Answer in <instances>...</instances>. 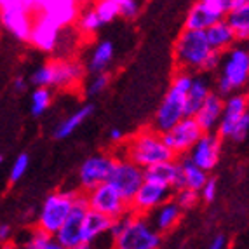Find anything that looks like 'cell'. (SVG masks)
Wrapping results in <instances>:
<instances>
[{
    "mask_svg": "<svg viewBox=\"0 0 249 249\" xmlns=\"http://www.w3.org/2000/svg\"><path fill=\"white\" fill-rule=\"evenodd\" d=\"M113 246L119 249H157L162 246V233H159L148 220L133 214L129 223L113 239Z\"/></svg>",
    "mask_w": 249,
    "mask_h": 249,
    "instance_id": "cell-6",
    "label": "cell"
},
{
    "mask_svg": "<svg viewBox=\"0 0 249 249\" xmlns=\"http://www.w3.org/2000/svg\"><path fill=\"white\" fill-rule=\"evenodd\" d=\"M202 4H206L209 9H213L214 13H218L220 16H225V14L230 11V2L232 0H200Z\"/></svg>",
    "mask_w": 249,
    "mask_h": 249,
    "instance_id": "cell-41",
    "label": "cell"
},
{
    "mask_svg": "<svg viewBox=\"0 0 249 249\" xmlns=\"http://www.w3.org/2000/svg\"><path fill=\"white\" fill-rule=\"evenodd\" d=\"M211 53L208 38L204 30L183 28L175 42V59L179 70H187L190 73L200 71L204 59Z\"/></svg>",
    "mask_w": 249,
    "mask_h": 249,
    "instance_id": "cell-4",
    "label": "cell"
},
{
    "mask_svg": "<svg viewBox=\"0 0 249 249\" xmlns=\"http://www.w3.org/2000/svg\"><path fill=\"white\" fill-rule=\"evenodd\" d=\"M0 30H2V23H0Z\"/></svg>",
    "mask_w": 249,
    "mask_h": 249,
    "instance_id": "cell-50",
    "label": "cell"
},
{
    "mask_svg": "<svg viewBox=\"0 0 249 249\" xmlns=\"http://www.w3.org/2000/svg\"><path fill=\"white\" fill-rule=\"evenodd\" d=\"M143 179L169 187L173 192L185 187V178H183L181 167H179V162L175 160V159L145 167L143 169Z\"/></svg>",
    "mask_w": 249,
    "mask_h": 249,
    "instance_id": "cell-18",
    "label": "cell"
},
{
    "mask_svg": "<svg viewBox=\"0 0 249 249\" xmlns=\"http://www.w3.org/2000/svg\"><path fill=\"white\" fill-rule=\"evenodd\" d=\"M202 133L204 131L194 117H183L181 121L176 122L169 131L162 133L160 138L162 142L166 143V146H169L175 152V155H183L187 154L192 148V145L202 136Z\"/></svg>",
    "mask_w": 249,
    "mask_h": 249,
    "instance_id": "cell-11",
    "label": "cell"
},
{
    "mask_svg": "<svg viewBox=\"0 0 249 249\" xmlns=\"http://www.w3.org/2000/svg\"><path fill=\"white\" fill-rule=\"evenodd\" d=\"M192 77L194 75L187 70H179L173 77L169 91L166 92L154 117V131L160 134L166 133L185 117L183 115V105H185V94L192 84Z\"/></svg>",
    "mask_w": 249,
    "mask_h": 249,
    "instance_id": "cell-2",
    "label": "cell"
},
{
    "mask_svg": "<svg viewBox=\"0 0 249 249\" xmlns=\"http://www.w3.org/2000/svg\"><path fill=\"white\" fill-rule=\"evenodd\" d=\"M178 162H179V167H181L183 178H185V187L199 192L204 183H206V179L209 178L208 173L204 169H200L199 166H196L188 157H183Z\"/></svg>",
    "mask_w": 249,
    "mask_h": 249,
    "instance_id": "cell-29",
    "label": "cell"
},
{
    "mask_svg": "<svg viewBox=\"0 0 249 249\" xmlns=\"http://www.w3.org/2000/svg\"><path fill=\"white\" fill-rule=\"evenodd\" d=\"M11 237H13V227L7 223H2L0 225V244H5V242L11 241Z\"/></svg>",
    "mask_w": 249,
    "mask_h": 249,
    "instance_id": "cell-44",
    "label": "cell"
},
{
    "mask_svg": "<svg viewBox=\"0 0 249 249\" xmlns=\"http://www.w3.org/2000/svg\"><path fill=\"white\" fill-rule=\"evenodd\" d=\"M115 2H121V0H115Z\"/></svg>",
    "mask_w": 249,
    "mask_h": 249,
    "instance_id": "cell-51",
    "label": "cell"
},
{
    "mask_svg": "<svg viewBox=\"0 0 249 249\" xmlns=\"http://www.w3.org/2000/svg\"><path fill=\"white\" fill-rule=\"evenodd\" d=\"M13 86H14V91L16 92H25L26 89H28V80H26L23 75H18L16 79H14Z\"/></svg>",
    "mask_w": 249,
    "mask_h": 249,
    "instance_id": "cell-45",
    "label": "cell"
},
{
    "mask_svg": "<svg viewBox=\"0 0 249 249\" xmlns=\"http://www.w3.org/2000/svg\"><path fill=\"white\" fill-rule=\"evenodd\" d=\"M2 160H4V157H2V154H0V164H2Z\"/></svg>",
    "mask_w": 249,
    "mask_h": 249,
    "instance_id": "cell-49",
    "label": "cell"
},
{
    "mask_svg": "<svg viewBox=\"0 0 249 249\" xmlns=\"http://www.w3.org/2000/svg\"><path fill=\"white\" fill-rule=\"evenodd\" d=\"M113 58H115V47L113 42L110 40H101L96 44V47L92 49L91 56L88 61V70L91 73H101L112 65Z\"/></svg>",
    "mask_w": 249,
    "mask_h": 249,
    "instance_id": "cell-26",
    "label": "cell"
},
{
    "mask_svg": "<svg viewBox=\"0 0 249 249\" xmlns=\"http://www.w3.org/2000/svg\"><path fill=\"white\" fill-rule=\"evenodd\" d=\"M248 133H249V113L246 112L244 115L239 119V122L235 124V127H233L229 140H232V142H235V143H244L246 138H248Z\"/></svg>",
    "mask_w": 249,
    "mask_h": 249,
    "instance_id": "cell-37",
    "label": "cell"
},
{
    "mask_svg": "<svg viewBox=\"0 0 249 249\" xmlns=\"http://www.w3.org/2000/svg\"><path fill=\"white\" fill-rule=\"evenodd\" d=\"M61 32L63 28H59L46 14L37 13L34 16V23H32V30H30V46L42 51V53H54V51H58Z\"/></svg>",
    "mask_w": 249,
    "mask_h": 249,
    "instance_id": "cell-12",
    "label": "cell"
},
{
    "mask_svg": "<svg viewBox=\"0 0 249 249\" xmlns=\"http://www.w3.org/2000/svg\"><path fill=\"white\" fill-rule=\"evenodd\" d=\"M88 206L89 209L107 214L108 218H117V216L124 214L129 209V204L121 197V194L110 185L108 181L101 183L98 187L88 190Z\"/></svg>",
    "mask_w": 249,
    "mask_h": 249,
    "instance_id": "cell-10",
    "label": "cell"
},
{
    "mask_svg": "<svg viewBox=\"0 0 249 249\" xmlns=\"http://www.w3.org/2000/svg\"><path fill=\"white\" fill-rule=\"evenodd\" d=\"M146 214H150L148 223L152 225V229H155L159 233H166L179 223L183 209L171 197V199H167L166 202H162L160 206L154 208L150 213H146Z\"/></svg>",
    "mask_w": 249,
    "mask_h": 249,
    "instance_id": "cell-20",
    "label": "cell"
},
{
    "mask_svg": "<svg viewBox=\"0 0 249 249\" xmlns=\"http://www.w3.org/2000/svg\"><path fill=\"white\" fill-rule=\"evenodd\" d=\"M246 112H248V96L241 94L239 91L225 96L223 112H221V117H220V121H218L214 133L218 134L221 140L230 138L235 124L239 122V119H241Z\"/></svg>",
    "mask_w": 249,
    "mask_h": 249,
    "instance_id": "cell-16",
    "label": "cell"
},
{
    "mask_svg": "<svg viewBox=\"0 0 249 249\" xmlns=\"http://www.w3.org/2000/svg\"><path fill=\"white\" fill-rule=\"evenodd\" d=\"M110 86V75L101 71V73H94V79L88 84V94L89 96H98Z\"/></svg>",
    "mask_w": 249,
    "mask_h": 249,
    "instance_id": "cell-36",
    "label": "cell"
},
{
    "mask_svg": "<svg viewBox=\"0 0 249 249\" xmlns=\"http://www.w3.org/2000/svg\"><path fill=\"white\" fill-rule=\"evenodd\" d=\"M220 150H221V138L216 133H202V136L197 140L192 148L188 150V159L196 166L204 169L206 173L213 171L220 160Z\"/></svg>",
    "mask_w": 249,
    "mask_h": 249,
    "instance_id": "cell-14",
    "label": "cell"
},
{
    "mask_svg": "<svg viewBox=\"0 0 249 249\" xmlns=\"http://www.w3.org/2000/svg\"><path fill=\"white\" fill-rule=\"evenodd\" d=\"M92 112H94V105H91V103L84 105L82 108H79L77 112H73L68 119H65L58 127L54 129V138H56V140H67L68 136H71V134L80 127V124H82L86 119H89V117L92 115Z\"/></svg>",
    "mask_w": 249,
    "mask_h": 249,
    "instance_id": "cell-27",
    "label": "cell"
},
{
    "mask_svg": "<svg viewBox=\"0 0 249 249\" xmlns=\"http://www.w3.org/2000/svg\"><path fill=\"white\" fill-rule=\"evenodd\" d=\"M94 13L100 18L101 25L113 23L117 18L121 16V14H119V2H115V0H98V4H96V7H94Z\"/></svg>",
    "mask_w": 249,
    "mask_h": 249,
    "instance_id": "cell-32",
    "label": "cell"
},
{
    "mask_svg": "<svg viewBox=\"0 0 249 249\" xmlns=\"http://www.w3.org/2000/svg\"><path fill=\"white\" fill-rule=\"evenodd\" d=\"M223 96L211 91L208 94V98L204 100V103L199 107V110L196 112L194 119L197 121V124L200 125L204 133H214L218 121H220L221 117V112H223Z\"/></svg>",
    "mask_w": 249,
    "mask_h": 249,
    "instance_id": "cell-21",
    "label": "cell"
},
{
    "mask_svg": "<svg viewBox=\"0 0 249 249\" xmlns=\"http://www.w3.org/2000/svg\"><path fill=\"white\" fill-rule=\"evenodd\" d=\"M175 157V152L169 146H166V143L162 142L160 133L154 129L138 133L127 145V159L143 169L159 162L171 160Z\"/></svg>",
    "mask_w": 249,
    "mask_h": 249,
    "instance_id": "cell-3",
    "label": "cell"
},
{
    "mask_svg": "<svg viewBox=\"0 0 249 249\" xmlns=\"http://www.w3.org/2000/svg\"><path fill=\"white\" fill-rule=\"evenodd\" d=\"M25 248L28 249H61V246L58 244V241L54 239V235H51L49 232L42 229H35L32 232V235L28 237V242H25Z\"/></svg>",
    "mask_w": 249,
    "mask_h": 249,
    "instance_id": "cell-30",
    "label": "cell"
},
{
    "mask_svg": "<svg viewBox=\"0 0 249 249\" xmlns=\"http://www.w3.org/2000/svg\"><path fill=\"white\" fill-rule=\"evenodd\" d=\"M223 16H220L218 13H214L213 9H209L206 4L202 2H197L190 7L187 14V19H185V25L183 28H188V30H206L216 23L218 19H221Z\"/></svg>",
    "mask_w": 249,
    "mask_h": 249,
    "instance_id": "cell-25",
    "label": "cell"
},
{
    "mask_svg": "<svg viewBox=\"0 0 249 249\" xmlns=\"http://www.w3.org/2000/svg\"><path fill=\"white\" fill-rule=\"evenodd\" d=\"M40 13L65 30L79 18V0H46Z\"/></svg>",
    "mask_w": 249,
    "mask_h": 249,
    "instance_id": "cell-19",
    "label": "cell"
},
{
    "mask_svg": "<svg viewBox=\"0 0 249 249\" xmlns=\"http://www.w3.org/2000/svg\"><path fill=\"white\" fill-rule=\"evenodd\" d=\"M110 225H112V218H108L107 214H101L94 209H88L82 227V249L91 248L98 237L108 232Z\"/></svg>",
    "mask_w": 249,
    "mask_h": 249,
    "instance_id": "cell-23",
    "label": "cell"
},
{
    "mask_svg": "<svg viewBox=\"0 0 249 249\" xmlns=\"http://www.w3.org/2000/svg\"><path fill=\"white\" fill-rule=\"evenodd\" d=\"M30 167V155L28 154H19L16 157V160L13 162L11 166V173H9V181L11 183H18L23 176L26 175V171Z\"/></svg>",
    "mask_w": 249,
    "mask_h": 249,
    "instance_id": "cell-35",
    "label": "cell"
},
{
    "mask_svg": "<svg viewBox=\"0 0 249 249\" xmlns=\"http://www.w3.org/2000/svg\"><path fill=\"white\" fill-rule=\"evenodd\" d=\"M108 183L121 194L125 202L131 204L136 190L143 183V167L136 166L129 159H115Z\"/></svg>",
    "mask_w": 249,
    "mask_h": 249,
    "instance_id": "cell-9",
    "label": "cell"
},
{
    "mask_svg": "<svg viewBox=\"0 0 249 249\" xmlns=\"http://www.w3.org/2000/svg\"><path fill=\"white\" fill-rule=\"evenodd\" d=\"M204 34H206V38H208L211 49L220 51V53H223L225 49H229L230 46H233L237 42L235 34H233L232 28L223 18L218 19L216 23H213L209 28L204 30Z\"/></svg>",
    "mask_w": 249,
    "mask_h": 249,
    "instance_id": "cell-24",
    "label": "cell"
},
{
    "mask_svg": "<svg viewBox=\"0 0 249 249\" xmlns=\"http://www.w3.org/2000/svg\"><path fill=\"white\" fill-rule=\"evenodd\" d=\"M211 79L206 73L194 75L192 77V84L188 88L187 94H185V105H183V115L185 117H194L199 107L204 103V100L208 98L211 92Z\"/></svg>",
    "mask_w": 249,
    "mask_h": 249,
    "instance_id": "cell-22",
    "label": "cell"
},
{
    "mask_svg": "<svg viewBox=\"0 0 249 249\" xmlns=\"http://www.w3.org/2000/svg\"><path fill=\"white\" fill-rule=\"evenodd\" d=\"M223 19L229 23L232 32L235 34L237 42H246L249 38V5L241 9H230Z\"/></svg>",
    "mask_w": 249,
    "mask_h": 249,
    "instance_id": "cell-28",
    "label": "cell"
},
{
    "mask_svg": "<svg viewBox=\"0 0 249 249\" xmlns=\"http://www.w3.org/2000/svg\"><path fill=\"white\" fill-rule=\"evenodd\" d=\"M171 196H173V190L169 187H164V185H157L154 181L143 179V183L140 185L133 200L129 204V208H133L136 213L146 214V213H150L154 208L160 206L162 202H166L167 199H171Z\"/></svg>",
    "mask_w": 249,
    "mask_h": 249,
    "instance_id": "cell-17",
    "label": "cell"
},
{
    "mask_svg": "<svg viewBox=\"0 0 249 249\" xmlns=\"http://www.w3.org/2000/svg\"><path fill=\"white\" fill-rule=\"evenodd\" d=\"M11 4H16V2H14V0H0V9L7 7V5H11Z\"/></svg>",
    "mask_w": 249,
    "mask_h": 249,
    "instance_id": "cell-48",
    "label": "cell"
},
{
    "mask_svg": "<svg viewBox=\"0 0 249 249\" xmlns=\"http://www.w3.org/2000/svg\"><path fill=\"white\" fill-rule=\"evenodd\" d=\"M216 196H218V181L214 178H208L199 190V197H202L204 202L211 204L216 199Z\"/></svg>",
    "mask_w": 249,
    "mask_h": 249,
    "instance_id": "cell-39",
    "label": "cell"
},
{
    "mask_svg": "<svg viewBox=\"0 0 249 249\" xmlns=\"http://www.w3.org/2000/svg\"><path fill=\"white\" fill-rule=\"evenodd\" d=\"M142 11V4L140 0H121L119 2V14L127 19H134Z\"/></svg>",
    "mask_w": 249,
    "mask_h": 249,
    "instance_id": "cell-38",
    "label": "cell"
},
{
    "mask_svg": "<svg viewBox=\"0 0 249 249\" xmlns=\"http://www.w3.org/2000/svg\"><path fill=\"white\" fill-rule=\"evenodd\" d=\"M84 77V68L80 63L71 59H54L34 70L30 82L35 88H59L68 89L79 84Z\"/></svg>",
    "mask_w": 249,
    "mask_h": 249,
    "instance_id": "cell-5",
    "label": "cell"
},
{
    "mask_svg": "<svg viewBox=\"0 0 249 249\" xmlns=\"http://www.w3.org/2000/svg\"><path fill=\"white\" fill-rule=\"evenodd\" d=\"M246 5H249V0H232L230 2V9H241Z\"/></svg>",
    "mask_w": 249,
    "mask_h": 249,
    "instance_id": "cell-47",
    "label": "cell"
},
{
    "mask_svg": "<svg viewBox=\"0 0 249 249\" xmlns=\"http://www.w3.org/2000/svg\"><path fill=\"white\" fill-rule=\"evenodd\" d=\"M77 21H79V28L82 34H96L98 30L101 28V21L100 18H98V14L94 13V9H91V11H86V13L82 14L80 18H77Z\"/></svg>",
    "mask_w": 249,
    "mask_h": 249,
    "instance_id": "cell-34",
    "label": "cell"
},
{
    "mask_svg": "<svg viewBox=\"0 0 249 249\" xmlns=\"http://www.w3.org/2000/svg\"><path fill=\"white\" fill-rule=\"evenodd\" d=\"M0 23L5 32L13 35L16 40L28 42L30 30L34 23V14L26 11L23 5L11 4L7 7L0 9Z\"/></svg>",
    "mask_w": 249,
    "mask_h": 249,
    "instance_id": "cell-15",
    "label": "cell"
},
{
    "mask_svg": "<svg viewBox=\"0 0 249 249\" xmlns=\"http://www.w3.org/2000/svg\"><path fill=\"white\" fill-rule=\"evenodd\" d=\"M220 75L216 80V92L229 96L246 88L249 79V53L246 42H235L221 53Z\"/></svg>",
    "mask_w": 249,
    "mask_h": 249,
    "instance_id": "cell-1",
    "label": "cell"
},
{
    "mask_svg": "<svg viewBox=\"0 0 249 249\" xmlns=\"http://www.w3.org/2000/svg\"><path fill=\"white\" fill-rule=\"evenodd\" d=\"M110 140H112L113 143H119L124 140V131L119 127H113L112 131H110Z\"/></svg>",
    "mask_w": 249,
    "mask_h": 249,
    "instance_id": "cell-46",
    "label": "cell"
},
{
    "mask_svg": "<svg viewBox=\"0 0 249 249\" xmlns=\"http://www.w3.org/2000/svg\"><path fill=\"white\" fill-rule=\"evenodd\" d=\"M14 2L23 5V7H25L26 11H30L32 14H37V13H40V9L46 0H14Z\"/></svg>",
    "mask_w": 249,
    "mask_h": 249,
    "instance_id": "cell-42",
    "label": "cell"
},
{
    "mask_svg": "<svg viewBox=\"0 0 249 249\" xmlns=\"http://www.w3.org/2000/svg\"><path fill=\"white\" fill-rule=\"evenodd\" d=\"M89 206L86 196L77 194L68 216L58 229V232L54 233V239L58 241L61 249H82V227Z\"/></svg>",
    "mask_w": 249,
    "mask_h": 249,
    "instance_id": "cell-8",
    "label": "cell"
},
{
    "mask_svg": "<svg viewBox=\"0 0 249 249\" xmlns=\"http://www.w3.org/2000/svg\"><path fill=\"white\" fill-rule=\"evenodd\" d=\"M79 192L77 190H58L44 199L40 211L37 214V227L49 232L51 235L58 232L61 223L70 213Z\"/></svg>",
    "mask_w": 249,
    "mask_h": 249,
    "instance_id": "cell-7",
    "label": "cell"
},
{
    "mask_svg": "<svg viewBox=\"0 0 249 249\" xmlns=\"http://www.w3.org/2000/svg\"><path fill=\"white\" fill-rule=\"evenodd\" d=\"M171 197H173V200L178 204L183 211L196 208L197 202H199V192L192 190V188H188V187H183V188H178V190H175Z\"/></svg>",
    "mask_w": 249,
    "mask_h": 249,
    "instance_id": "cell-33",
    "label": "cell"
},
{
    "mask_svg": "<svg viewBox=\"0 0 249 249\" xmlns=\"http://www.w3.org/2000/svg\"><path fill=\"white\" fill-rule=\"evenodd\" d=\"M51 101H53V92L49 88H37L32 92V107H30V112L34 117L44 115L47 108H49Z\"/></svg>",
    "mask_w": 249,
    "mask_h": 249,
    "instance_id": "cell-31",
    "label": "cell"
},
{
    "mask_svg": "<svg viewBox=\"0 0 249 249\" xmlns=\"http://www.w3.org/2000/svg\"><path fill=\"white\" fill-rule=\"evenodd\" d=\"M113 162H115V159L103 154H96L86 159L79 169L80 190L88 192L91 188L101 185V183L108 181V176H110V171L113 167Z\"/></svg>",
    "mask_w": 249,
    "mask_h": 249,
    "instance_id": "cell-13",
    "label": "cell"
},
{
    "mask_svg": "<svg viewBox=\"0 0 249 249\" xmlns=\"http://www.w3.org/2000/svg\"><path fill=\"white\" fill-rule=\"evenodd\" d=\"M227 246H229V239H227L225 233H218V235L209 242V248L211 249H225Z\"/></svg>",
    "mask_w": 249,
    "mask_h": 249,
    "instance_id": "cell-43",
    "label": "cell"
},
{
    "mask_svg": "<svg viewBox=\"0 0 249 249\" xmlns=\"http://www.w3.org/2000/svg\"><path fill=\"white\" fill-rule=\"evenodd\" d=\"M220 63H221V53L220 51L211 49V53L208 54V58L204 59L200 71H204V73H213V71H216L220 68Z\"/></svg>",
    "mask_w": 249,
    "mask_h": 249,
    "instance_id": "cell-40",
    "label": "cell"
}]
</instances>
